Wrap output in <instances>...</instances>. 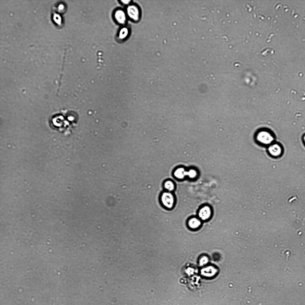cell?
Listing matches in <instances>:
<instances>
[{
    "label": "cell",
    "mask_w": 305,
    "mask_h": 305,
    "mask_svg": "<svg viewBox=\"0 0 305 305\" xmlns=\"http://www.w3.org/2000/svg\"><path fill=\"white\" fill-rule=\"evenodd\" d=\"M202 221L197 217H193L187 220V225L189 228L192 230L198 229L202 225Z\"/></svg>",
    "instance_id": "5"
},
{
    "label": "cell",
    "mask_w": 305,
    "mask_h": 305,
    "mask_svg": "<svg viewBox=\"0 0 305 305\" xmlns=\"http://www.w3.org/2000/svg\"><path fill=\"white\" fill-rule=\"evenodd\" d=\"M115 17L117 21L121 24H123L126 20V16L124 12L121 10H118L115 13Z\"/></svg>",
    "instance_id": "9"
},
{
    "label": "cell",
    "mask_w": 305,
    "mask_h": 305,
    "mask_svg": "<svg viewBox=\"0 0 305 305\" xmlns=\"http://www.w3.org/2000/svg\"><path fill=\"white\" fill-rule=\"evenodd\" d=\"M303 140L304 143L305 144V135L303 137Z\"/></svg>",
    "instance_id": "12"
},
{
    "label": "cell",
    "mask_w": 305,
    "mask_h": 305,
    "mask_svg": "<svg viewBox=\"0 0 305 305\" xmlns=\"http://www.w3.org/2000/svg\"><path fill=\"white\" fill-rule=\"evenodd\" d=\"M186 175L185 169L181 166L177 167L172 172V175L174 178L179 180L183 179Z\"/></svg>",
    "instance_id": "7"
},
{
    "label": "cell",
    "mask_w": 305,
    "mask_h": 305,
    "mask_svg": "<svg viewBox=\"0 0 305 305\" xmlns=\"http://www.w3.org/2000/svg\"><path fill=\"white\" fill-rule=\"evenodd\" d=\"M128 30L125 28H122L121 29L119 33V37L121 38H125L128 34Z\"/></svg>",
    "instance_id": "10"
},
{
    "label": "cell",
    "mask_w": 305,
    "mask_h": 305,
    "mask_svg": "<svg viewBox=\"0 0 305 305\" xmlns=\"http://www.w3.org/2000/svg\"><path fill=\"white\" fill-rule=\"evenodd\" d=\"M163 187L164 191L173 192L176 189V186L174 181L170 179H167L164 181Z\"/></svg>",
    "instance_id": "8"
},
{
    "label": "cell",
    "mask_w": 305,
    "mask_h": 305,
    "mask_svg": "<svg viewBox=\"0 0 305 305\" xmlns=\"http://www.w3.org/2000/svg\"><path fill=\"white\" fill-rule=\"evenodd\" d=\"M159 200L162 206L168 210L173 208L176 203V197L173 192L165 191L161 193Z\"/></svg>",
    "instance_id": "1"
},
{
    "label": "cell",
    "mask_w": 305,
    "mask_h": 305,
    "mask_svg": "<svg viewBox=\"0 0 305 305\" xmlns=\"http://www.w3.org/2000/svg\"><path fill=\"white\" fill-rule=\"evenodd\" d=\"M257 141L261 145L269 146L274 142V136L272 132L267 129H261L256 135Z\"/></svg>",
    "instance_id": "2"
},
{
    "label": "cell",
    "mask_w": 305,
    "mask_h": 305,
    "mask_svg": "<svg viewBox=\"0 0 305 305\" xmlns=\"http://www.w3.org/2000/svg\"><path fill=\"white\" fill-rule=\"evenodd\" d=\"M212 213L211 208L208 205L201 207L198 212V217L202 221L208 220L211 217Z\"/></svg>",
    "instance_id": "3"
},
{
    "label": "cell",
    "mask_w": 305,
    "mask_h": 305,
    "mask_svg": "<svg viewBox=\"0 0 305 305\" xmlns=\"http://www.w3.org/2000/svg\"><path fill=\"white\" fill-rule=\"evenodd\" d=\"M121 1L124 4H127L131 1L130 0H121Z\"/></svg>",
    "instance_id": "11"
},
{
    "label": "cell",
    "mask_w": 305,
    "mask_h": 305,
    "mask_svg": "<svg viewBox=\"0 0 305 305\" xmlns=\"http://www.w3.org/2000/svg\"><path fill=\"white\" fill-rule=\"evenodd\" d=\"M268 152L270 155L274 157H277L281 156L283 153V148L279 143L273 142L268 146Z\"/></svg>",
    "instance_id": "4"
},
{
    "label": "cell",
    "mask_w": 305,
    "mask_h": 305,
    "mask_svg": "<svg viewBox=\"0 0 305 305\" xmlns=\"http://www.w3.org/2000/svg\"><path fill=\"white\" fill-rule=\"evenodd\" d=\"M127 13L129 17L133 20L137 21L139 19V12L136 6L132 5L129 6L127 9Z\"/></svg>",
    "instance_id": "6"
}]
</instances>
